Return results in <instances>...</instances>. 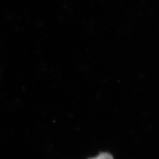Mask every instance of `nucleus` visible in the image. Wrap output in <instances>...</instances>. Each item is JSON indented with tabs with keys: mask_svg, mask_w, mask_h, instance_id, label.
<instances>
[{
	"mask_svg": "<svg viewBox=\"0 0 159 159\" xmlns=\"http://www.w3.org/2000/svg\"><path fill=\"white\" fill-rule=\"evenodd\" d=\"M88 159H114L112 155L107 152H102L95 157Z\"/></svg>",
	"mask_w": 159,
	"mask_h": 159,
	"instance_id": "1",
	"label": "nucleus"
}]
</instances>
